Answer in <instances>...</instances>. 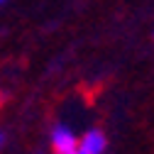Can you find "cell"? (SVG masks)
Instances as JSON below:
<instances>
[{
  "label": "cell",
  "mask_w": 154,
  "mask_h": 154,
  "mask_svg": "<svg viewBox=\"0 0 154 154\" xmlns=\"http://www.w3.org/2000/svg\"><path fill=\"white\" fill-rule=\"evenodd\" d=\"M51 149L54 154H73L76 149H79V140L81 137H76V134L66 127V125H56L51 130Z\"/></svg>",
  "instance_id": "1"
},
{
  "label": "cell",
  "mask_w": 154,
  "mask_h": 154,
  "mask_svg": "<svg viewBox=\"0 0 154 154\" xmlns=\"http://www.w3.org/2000/svg\"><path fill=\"white\" fill-rule=\"evenodd\" d=\"M105 147H108L105 132L98 130V127H93V130L83 132V137L79 140V149H76L73 154H103Z\"/></svg>",
  "instance_id": "2"
},
{
  "label": "cell",
  "mask_w": 154,
  "mask_h": 154,
  "mask_svg": "<svg viewBox=\"0 0 154 154\" xmlns=\"http://www.w3.org/2000/svg\"><path fill=\"white\" fill-rule=\"evenodd\" d=\"M3 142H5V137H3V132H0V147H3Z\"/></svg>",
  "instance_id": "3"
},
{
  "label": "cell",
  "mask_w": 154,
  "mask_h": 154,
  "mask_svg": "<svg viewBox=\"0 0 154 154\" xmlns=\"http://www.w3.org/2000/svg\"><path fill=\"white\" fill-rule=\"evenodd\" d=\"M0 3H5V0H0Z\"/></svg>",
  "instance_id": "4"
}]
</instances>
